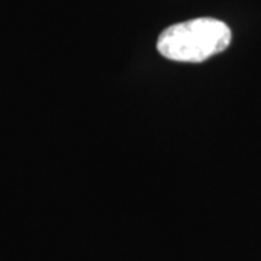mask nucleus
<instances>
[{
  "label": "nucleus",
  "mask_w": 261,
  "mask_h": 261,
  "mask_svg": "<svg viewBox=\"0 0 261 261\" xmlns=\"http://www.w3.org/2000/svg\"><path fill=\"white\" fill-rule=\"evenodd\" d=\"M231 39V29L222 20L197 18L164 29L157 41V49L167 60L202 63L225 51Z\"/></svg>",
  "instance_id": "1"
}]
</instances>
